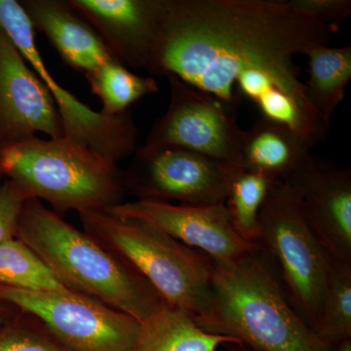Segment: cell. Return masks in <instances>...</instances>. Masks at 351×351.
I'll return each instance as SVG.
<instances>
[{
	"mask_svg": "<svg viewBox=\"0 0 351 351\" xmlns=\"http://www.w3.org/2000/svg\"><path fill=\"white\" fill-rule=\"evenodd\" d=\"M334 32L287 0H166L147 71L174 75L228 103L240 101L235 82L242 73L263 71L320 119L294 57L328 45Z\"/></svg>",
	"mask_w": 351,
	"mask_h": 351,
	"instance_id": "1",
	"label": "cell"
},
{
	"mask_svg": "<svg viewBox=\"0 0 351 351\" xmlns=\"http://www.w3.org/2000/svg\"><path fill=\"white\" fill-rule=\"evenodd\" d=\"M211 304L195 322L205 332L258 351H336L323 343L289 302L271 258L258 245L230 263H215Z\"/></svg>",
	"mask_w": 351,
	"mask_h": 351,
	"instance_id": "2",
	"label": "cell"
},
{
	"mask_svg": "<svg viewBox=\"0 0 351 351\" xmlns=\"http://www.w3.org/2000/svg\"><path fill=\"white\" fill-rule=\"evenodd\" d=\"M16 237L32 249L64 287L145 322L163 302L156 289L123 258L29 198Z\"/></svg>",
	"mask_w": 351,
	"mask_h": 351,
	"instance_id": "3",
	"label": "cell"
},
{
	"mask_svg": "<svg viewBox=\"0 0 351 351\" xmlns=\"http://www.w3.org/2000/svg\"><path fill=\"white\" fill-rule=\"evenodd\" d=\"M0 170L29 198L49 203L60 216L108 209L126 193L117 163L64 137H36L2 149Z\"/></svg>",
	"mask_w": 351,
	"mask_h": 351,
	"instance_id": "4",
	"label": "cell"
},
{
	"mask_svg": "<svg viewBox=\"0 0 351 351\" xmlns=\"http://www.w3.org/2000/svg\"><path fill=\"white\" fill-rule=\"evenodd\" d=\"M83 230L123 258L156 289L163 301L204 315L211 304L213 261L151 225L106 210L78 213Z\"/></svg>",
	"mask_w": 351,
	"mask_h": 351,
	"instance_id": "5",
	"label": "cell"
},
{
	"mask_svg": "<svg viewBox=\"0 0 351 351\" xmlns=\"http://www.w3.org/2000/svg\"><path fill=\"white\" fill-rule=\"evenodd\" d=\"M261 248L276 265L289 302L314 330L319 322L332 258L313 232L297 193L272 182L258 214Z\"/></svg>",
	"mask_w": 351,
	"mask_h": 351,
	"instance_id": "6",
	"label": "cell"
},
{
	"mask_svg": "<svg viewBox=\"0 0 351 351\" xmlns=\"http://www.w3.org/2000/svg\"><path fill=\"white\" fill-rule=\"evenodd\" d=\"M0 302L38 321L69 351H132L142 323L73 291L31 292L0 285Z\"/></svg>",
	"mask_w": 351,
	"mask_h": 351,
	"instance_id": "7",
	"label": "cell"
},
{
	"mask_svg": "<svg viewBox=\"0 0 351 351\" xmlns=\"http://www.w3.org/2000/svg\"><path fill=\"white\" fill-rule=\"evenodd\" d=\"M165 76L170 84L169 107L138 149H186L243 170L239 156L243 134L239 123L240 101L228 103L178 76Z\"/></svg>",
	"mask_w": 351,
	"mask_h": 351,
	"instance_id": "8",
	"label": "cell"
},
{
	"mask_svg": "<svg viewBox=\"0 0 351 351\" xmlns=\"http://www.w3.org/2000/svg\"><path fill=\"white\" fill-rule=\"evenodd\" d=\"M0 29L50 92L63 123L64 138L86 145L117 164L137 151L138 128L130 110L114 117L94 112L55 80L44 63L34 27L19 1L0 0Z\"/></svg>",
	"mask_w": 351,
	"mask_h": 351,
	"instance_id": "9",
	"label": "cell"
},
{
	"mask_svg": "<svg viewBox=\"0 0 351 351\" xmlns=\"http://www.w3.org/2000/svg\"><path fill=\"white\" fill-rule=\"evenodd\" d=\"M239 169L202 154L181 149L134 152L122 170L126 193L137 199L182 205L223 204L233 175Z\"/></svg>",
	"mask_w": 351,
	"mask_h": 351,
	"instance_id": "10",
	"label": "cell"
},
{
	"mask_svg": "<svg viewBox=\"0 0 351 351\" xmlns=\"http://www.w3.org/2000/svg\"><path fill=\"white\" fill-rule=\"evenodd\" d=\"M106 211L144 221L182 244L202 252L215 263H230L258 248L235 232L223 204L176 205L137 199L120 203Z\"/></svg>",
	"mask_w": 351,
	"mask_h": 351,
	"instance_id": "11",
	"label": "cell"
},
{
	"mask_svg": "<svg viewBox=\"0 0 351 351\" xmlns=\"http://www.w3.org/2000/svg\"><path fill=\"white\" fill-rule=\"evenodd\" d=\"M38 133L63 138L61 117L47 88L0 29V151Z\"/></svg>",
	"mask_w": 351,
	"mask_h": 351,
	"instance_id": "12",
	"label": "cell"
},
{
	"mask_svg": "<svg viewBox=\"0 0 351 351\" xmlns=\"http://www.w3.org/2000/svg\"><path fill=\"white\" fill-rule=\"evenodd\" d=\"M332 260L351 263V171L309 154L284 181Z\"/></svg>",
	"mask_w": 351,
	"mask_h": 351,
	"instance_id": "13",
	"label": "cell"
},
{
	"mask_svg": "<svg viewBox=\"0 0 351 351\" xmlns=\"http://www.w3.org/2000/svg\"><path fill=\"white\" fill-rule=\"evenodd\" d=\"M92 25L113 59L149 71L166 0H69Z\"/></svg>",
	"mask_w": 351,
	"mask_h": 351,
	"instance_id": "14",
	"label": "cell"
},
{
	"mask_svg": "<svg viewBox=\"0 0 351 351\" xmlns=\"http://www.w3.org/2000/svg\"><path fill=\"white\" fill-rule=\"evenodd\" d=\"M34 31L43 32L63 61L85 76L110 60L99 34L64 0H22Z\"/></svg>",
	"mask_w": 351,
	"mask_h": 351,
	"instance_id": "15",
	"label": "cell"
},
{
	"mask_svg": "<svg viewBox=\"0 0 351 351\" xmlns=\"http://www.w3.org/2000/svg\"><path fill=\"white\" fill-rule=\"evenodd\" d=\"M311 147L288 127L267 119L243 130L240 166L271 181H284L309 156Z\"/></svg>",
	"mask_w": 351,
	"mask_h": 351,
	"instance_id": "16",
	"label": "cell"
},
{
	"mask_svg": "<svg viewBox=\"0 0 351 351\" xmlns=\"http://www.w3.org/2000/svg\"><path fill=\"white\" fill-rule=\"evenodd\" d=\"M230 343L239 341L205 332L191 314L163 302L142 323L132 351H217Z\"/></svg>",
	"mask_w": 351,
	"mask_h": 351,
	"instance_id": "17",
	"label": "cell"
},
{
	"mask_svg": "<svg viewBox=\"0 0 351 351\" xmlns=\"http://www.w3.org/2000/svg\"><path fill=\"white\" fill-rule=\"evenodd\" d=\"M309 77L304 86L311 105L329 130L332 114L351 80V46H318L309 51Z\"/></svg>",
	"mask_w": 351,
	"mask_h": 351,
	"instance_id": "18",
	"label": "cell"
},
{
	"mask_svg": "<svg viewBox=\"0 0 351 351\" xmlns=\"http://www.w3.org/2000/svg\"><path fill=\"white\" fill-rule=\"evenodd\" d=\"M85 77L101 101V112L110 117L127 112L136 101L159 91L154 78L135 75L113 58Z\"/></svg>",
	"mask_w": 351,
	"mask_h": 351,
	"instance_id": "19",
	"label": "cell"
},
{
	"mask_svg": "<svg viewBox=\"0 0 351 351\" xmlns=\"http://www.w3.org/2000/svg\"><path fill=\"white\" fill-rule=\"evenodd\" d=\"M314 332L335 350L351 339V263L332 258L322 313Z\"/></svg>",
	"mask_w": 351,
	"mask_h": 351,
	"instance_id": "20",
	"label": "cell"
},
{
	"mask_svg": "<svg viewBox=\"0 0 351 351\" xmlns=\"http://www.w3.org/2000/svg\"><path fill=\"white\" fill-rule=\"evenodd\" d=\"M0 285L31 292L69 290L45 263L17 237L0 245Z\"/></svg>",
	"mask_w": 351,
	"mask_h": 351,
	"instance_id": "21",
	"label": "cell"
},
{
	"mask_svg": "<svg viewBox=\"0 0 351 351\" xmlns=\"http://www.w3.org/2000/svg\"><path fill=\"white\" fill-rule=\"evenodd\" d=\"M272 182L265 176L245 170L235 172L230 182L226 208L235 232L249 243L258 244V214Z\"/></svg>",
	"mask_w": 351,
	"mask_h": 351,
	"instance_id": "22",
	"label": "cell"
},
{
	"mask_svg": "<svg viewBox=\"0 0 351 351\" xmlns=\"http://www.w3.org/2000/svg\"><path fill=\"white\" fill-rule=\"evenodd\" d=\"M41 325V324H40ZM0 351H69L46 331L14 325L0 331Z\"/></svg>",
	"mask_w": 351,
	"mask_h": 351,
	"instance_id": "23",
	"label": "cell"
},
{
	"mask_svg": "<svg viewBox=\"0 0 351 351\" xmlns=\"http://www.w3.org/2000/svg\"><path fill=\"white\" fill-rule=\"evenodd\" d=\"M29 196L15 182H0V245L15 239L21 212Z\"/></svg>",
	"mask_w": 351,
	"mask_h": 351,
	"instance_id": "24",
	"label": "cell"
},
{
	"mask_svg": "<svg viewBox=\"0 0 351 351\" xmlns=\"http://www.w3.org/2000/svg\"><path fill=\"white\" fill-rule=\"evenodd\" d=\"M287 3L298 12L332 27L334 31L351 14L350 0H287Z\"/></svg>",
	"mask_w": 351,
	"mask_h": 351,
	"instance_id": "25",
	"label": "cell"
},
{
	"mask_svg": "<svg viewBox=\"0 0 351 351\" xmlns=\"http://www.w3.org/2000/svg\"><path fill=\"white\" fill-rule=\"evenodd\" d=\"M223 346H226L228 351H258L242 343H230Z\"/></svg>",
	"mask_w": 351,
	"mask_h": 351,
	"instance_id": "26",
	"label": "cell"
},
{
	"mask_svg": "<svg viewBox=\"0 0 351 351\" xmlns=\"http://www.w3.org/2000/svg\"><path fill=\"white\" fill-rule=\"evenodd\" d=\"M336 351H351V339H346L343 343H341L337 348Z\"/></svg>",
	"mask_w": 351,
	"mask_h": 351,
	"instance_id": "27",
	"label": "cell"
},
{
	"mask_svg": "<svg viewBox=\"0 0 351 351\" xmlns=\"http://www.w3.org/2000/svg\"><path fill=\"white\" fill-rule=\"evenodd\" d=\"M3 328V317H2L1 313H0V331H1Z\"/></svg>",
	"mask_w": 351,
	"mask_h": 351,
	"instance_id": "28",
	"label": "cell"
},
{
	"mask_svg": "<svg viewBox=\"0 0 351 351\" xmlns=\"http://www.w3.org/2000/svg\"><path fill=\"white\" fill-rule=\"evenodd\" d=\"M4 176L2 174L1 170H0V179H3Z\"/></svg>",
	"mask_w": 351,
	"mask_h": 351,
	"instance_id": "29",
	"label": "cell"
},
{
	"mask_svg": "<svg viewBox=\"0 0 351 351\" xmlns=\"http://www.w3.org/2000/svg\"><path fill=\"white\" fill-rule=\"evenodd\" d=\"M1 180H2V179H0V182H1Z\"/></svg>",
	"mask_w": 351,
	"mask_h": 351,
	"instance_id": "30",
	"label": "cell"
}]
</instances>
